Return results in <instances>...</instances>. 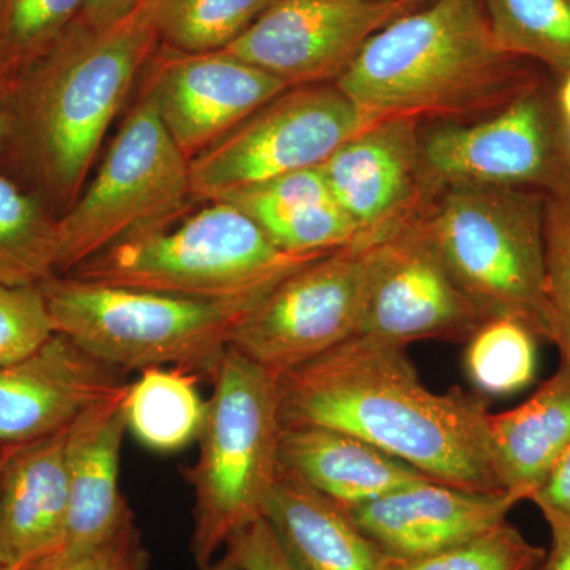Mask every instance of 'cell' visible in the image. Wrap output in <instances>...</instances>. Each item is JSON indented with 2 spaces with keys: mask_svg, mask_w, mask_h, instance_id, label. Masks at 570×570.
I'll return each instance as SVG.
<instances>
[{
  "mask_svg": "<svg viewBox=\"0 0 570 570\" xmlns=\"http://www.w3.org/2000/svg\"><path fill=\"white\" fill-rule=\"evenodd\" d=\"M283 428L344 431L411 464L434 482L498 493L485 396L431 392L406 347L354 336L279 374Z\"/></svg>",
  "mask_w": 570,
  "mask_h": 570,
  "instance_id": "cell-1",
  "label": "cell"
},
{
  "mask_svg": "<svg viewBox=\"0 0 570 570\" xmlns=\"http://www.w3.org/2000/svg\"><path fill=\"white\" fill-rule=\"evenodd\" d=\"M148 7L115 28L78 20L11 78V122L0 165L62 216L85 187L108 127L159 50Z\"/></svg>",
  "mask_w": 570,
  "mask_h": 570,
  "instance_id": "cell-2",
  "label": "cell"
},
{
  "mask_svg": "<svg viewBox=\"0 0 570 570\" xmlns=\"http://www.w3.org/2000/svg\"><path fill=\"white\" fill-rule=\"evenodd\" d=\"M542 80L499 47L482 0H433L389 22L333 85L366 116L468 122Z\"/></svg>",
  "mask_w": 570,
  "mask_h": 570,
  "instance_id": "cell-3",
  "label": "cell"
},
{
  "mask_svg": "<svg viewBox=\"0 0 570 570\" xmlns=\"http://www.w3.org/2000/svg\"><path fill=\"white\" fill-rule=\"evenodd\" d=\"M325 254L284 253L245 213L213 200L193 216L124 239L69 275L184 298L258 303Z\"/></svg>",
  "mask_w": 570,
  "mask_h": 570,
  "instance_id": "cell-4",
  "label": "cell"
},
{
  "mask_svg": "<svg viewBox=\"0 0 570 570\" xmlns=\"http://www.w3.org/2000/svg\"><path fill=\"white\" fill-rule=\"evenodd\" d=\"M189 471L194 489L190 551L198 568L255 520L279 479V374L228 347L212 379Z\"/></svg>",
  "mask_w": 570,
  "mask_h": 570,
  "instance_id": "cell-5",
  "label": "cell"
},
{
  "mask_svg": "<svg viewBox=\"0 0 570 570\" xmlns=\"http://www.w3.org/2000/svg\"><path fill=\"white\" fill-rule=\"evenodd\" d=\"M55 333L127 374L178 367L213 379L232 330L257 303L208 302L55 275L39 284Z\"/></svg>",
  "mask_w": 570,
  "mask_h": 570,
  "instance_id": "cell-6",
  "label": "cell"
},
{
  "mask_svg": "<svg viewBox=\"0 0 570 570\" xmlns=\"http://www.w3.org/2000/svg\"><path fill=\"white\" fill-rule=\"evenodd\" d=\"M546 202V194L521 187L452 186L423 206L422 220L487 321L519 318L550 343Z\"/></svg>",
  "mask_w": 570,
  "mask_h": 570,
  "instance_id": "cell-7",
  "label": "cell"
},
{
  "mask_svg": "<svg viewBox=\"0 0 570 570\" xmlns=\"http://www.w3.org/2000/svg\"><path fill=\"white\" fill-rule=\"evenodd\" d=\"M194 198L189 160L142 91L100 170L58 220L56 275L124 239L178 219Z\"/></svg>",
  "mask_w": 570,
  "mask_h": 570,
  "instance_id": "cell-8",
  "label": "cell"
},
{
  "mask_svg": "<svg viewBox=\"0 0 570 570\" xmlns=\"http://www.w3.org/2000/svg\"><path fill=\"white\" fill-rule=\"evenodd\" d=\"M428 198L452 186H504L546 195L570 187V148L557 88L540 80L489 116L441 122L420 135Z\"/></svg>",
  "mask_w": 570,
  "mask_h": 570,
  "instance_id": "cell-9",
  "label": "cell"
},
{
  "mask_svg": "<svg viewBox=\"0 0 570 570\" xmlns=\"http://www.w3.org/2000/svg\"><path fill=\"white\" fill-rule=\"evenodd\" d=\"M377 122L335 85L281 92L189 163L194 198L212 202L279 176L321 167Z\"/></svg>",
  "mask_w": 570,
  "mask_h": 570,
  "instance_id": "cell-10",
  "label": "cell"
},
{
  "mask_svg": "<svg viewBox=\"0 0 570 570\" xmlns=\"http://www.w3.org/2000/svg\"><path fill=\"white\" fill-rule=\"evenodd\" d=\"M374 245L333 250L285 276L235 325L228 347L281 374L346 343L358 332Z\"/></svg>",
  "mask_w": 570,
  "mask_h": 570,
  "instance_id": "cell-11",
  "label": "cell"
},
{
  "mask_svg": "<svg viewBox=\"0 0 570 570\" xmlns=\"http://www.w3.org/2000/svg\"><path fill=\"white\" fill-rule=\"evenodd\" d=\"M485 321L428 235L422 212L373 246L355 336L401 347L466 343Z\"/></svg>",
  "mask_w": 570,
  "mask_h": 570,
  "instance_id": "cell-12",
  "label": "cell"
},
{
  "mask_svg": "<svg viewBox=\"0 0 570 570\" xmlns=\"http://www.w3.org/2000/svg\"><path fill=\"white\" fill-rule=\"evenodd\" d=\"M412 7L396 0H275L225 51L288 88L333 85L374 33Z\"/></svg>",
  "mask_w": 570,
  "mask_h": 570,
  "instance_id": "cell-13",
  "label": "cell"
},
{
  "mask_svg": "<svg viewBox=\"0 0 570 570\" xmlns=\"http://www.w3.org/2000/svg\"><path fill=\"white\" fill-rule=\"evenodd\" d=\"M148 69L145 92L189 163L288 89L279 78L225 50L159 47Z\"/></svg>",
  "mask_w": 570,
  "mask_h": 570,
  "instance_id": "cell-14",
  "label": "cell"
},
{
  "mask_svg": "<svg viewBox=\"0 0 570 570\" xmlns=\"http://www.w3.org/2000/svg\"><path fill=\"white\" fill-rule=\"evenodd\" d=\"M420 135L415 119H382L322 165L333 200L363 245L385 238L430 202L420 171Z\"/></svg>",
  "mask_w": 570,
  "mask_h": 570,
  "instance_id": "cell-15",
  "label": "cell"
},
{
  "mask_svg": "<svg viewBox=\"0 0 570 570\" xmlns=\"http://www.w3.org/2000/svg\"><path fill=\"white\" fill-rule=\"evenodd\" d=\"M127 384L126 374L55 333L31 355L0 367V449L67 430Z\"/></svg>",
  "mask_w": 570,
  "mask_h": 570,
  "instance_id": "cell-16",
  "label": "cell"
},
{
  "mask_svg": "<svg viewBox=\"0 0 570 570\" xmlns=\"http://www.w3.org/2000/svg\"><path fill=\"white\" fill-rule=\"evenodd\" d=\"M523 497L478 493L426 480L348 509L367 538L393 560H419L489 531Z\"/></svg>",
  "mask_w": 570,
  "mask_h": 570,
  "instance_id": "cell-17",
  "label": "cell"
},
{
  "mask_svg": "<svg viewBox=\"0 0 570 570\" xmlns=\"http://www.w3.org/2000/svg\"><path fill=\"white\" fill-rule=\"evenodd\" d=\"M0 450V569L31 570L58 553L66 534L67 430Z\"/></svg>",
  "mask_w": 570,
  "mask_h": 570,
  "instance_id": "cell-18",
  "label": "cell"
},
{
  "mask_svg": "<svg viewBox=\"0 0 570 570\" xmlns=\"http://www.w3.org/2000/svg\"><path fill=\"white\" fill-rule=\"evenodd\" d=\"M127 385L82 412L67 428L69 515L61 549L48 561L100 546L134 521L119 487L127 433L124 414Z\"/></svg>",
  "mask_w": 570,
  "mask_h": 570,
  "instance_id": "cell-19",
  "label": "cell"
},
{
  "mask_svg": "<svg viewBox=\"0 0 570 570\" xmlns=\"http://www.w3.org/2000/svg\"><path fill=\"white\" fill-rule=\"evenodd\" d=\"M279 474L346 509L431 480L370 442L325 426L283 428Z\"/></svg>",
  "mask_w": 570,
  "mask_h": 570,
  "instance_id": "cell-20",
  "label": "cell"
},
{
  "mask_svg": "<svg viewBox=\"0 0 570 570\" xmlns=\"http://www.w3.org/2000/svg\"><path fill=\"white\" fill-rule=\"evenodd\" d=\"M264 519L292 570H389L348 509L298 480L279 474Z\"/></svg>",
  "mask_w": 570,
  "mask_h": 570,
  "instance_id": "cell-21",
  "label": "cell"
},
{
  "mask_svg": "<svg viewBox=\"0 0 570 570\" xmlns=\"http://www.w3.org/2000/svg\"><path fill=\"white\" fill-rule=\"evenodd\" d=\"M490 436L502 487L528 501L570 445V363L519 407L491 414Z\"/></svg>",
  "mask_w": 570,
  "mask_h": 570,
  "instance_id": "cell-22",
  "label": "cell"
},
{
  "mask_svg": "<svg viewBox=\"0 0 570 570\" xmlns=\"http://www.w3.org/2000/svg\"><path fill=\"white\" fill-rule=\"evenodd\" d=\"M197 382L198 376L178 367L141 371L124 396L127 433L157 453L179 452L197 442L206 415Z\"/></svg>",
  "mask_w": 570,
  "mask_h": 570,
  "instance_id": "cell-23",
  "label": "cell"
},
{
  "mask_svg": "<svg viewBox=\"0 0 570 570\" xmlns=\"http://www.w3.org/2000/svg\"><path fill=\"white\" fill-rule=\"evenodd\" d=\"M58 220L0 165V284L39 285L56 275Z\"/></svg>",
  "mask_w": 570,
  "mask_h": 570,
  "instance_id": "cell-24",
  "label": "cell"
},
{
  "mask_svg": "<svg viewBox=\"0 0 570 570\" xmlns=\"http://www.w3.org/2000/svg\"><path fill=\"white\" fill-rule=\"evenodd\" d=\"M275 0H148L159 45L179 52L224 51Z\"/></svg>",
  "mask_w": 570,
  "mask_h": 570,
  "instance_id": "cell-25",
  "label": "cell"
},
{
  "mask_svg": "<svg viewBox=\"0 0 570 570\" xmlns=\"http://www.w3.org/2000/svg\"><path fill=\"white\" fill-rule=\"evenodd\" d=\"M499 47L517 58L570 67V0H482Z\"/></svg>",
  "mask_w": 570,
  "mask_h": 570,
  "instance_id": "cell-26",
  "label": "cell"
},
{
  "mask_svg": "<svg viewBox=\"0 0 570 570\" xmlns=\"http://www.w3.org/2000/svg\"><path fill=\"white\" fill-rule=\"evenodd\" d=\"M539 337L519 318L491 317L466 341L464 371L475 392L509 396L538 376Z\"/></svg>",
  "mask_w": 570,
  "mask_h": 570,
  "instance_id": "cell-27",
  "label": "cell"
},
{
  "mask_svg": "<svg viewBox=\"0 0 570 570\" xmlns=\"http://www.w3.org/2000/svg\"><path fill=\"white\" fill-rule=\"evenodd\" d=\"M86 0H0V71L13 78L80 20Z\"/></svg>",
  "mask_w": 570,
  "mask_h": 570,
  "instance_id": "cell-28",
  "label": "cell"
},
{
  "mask_svg": "<svg viewBox=\"0 0 570 570\" xmlns=\"http://www.w3.org/2000/svg\"><path fill=\"white\" fill-rule=\"evenodd\" d=\"M547 551L508 520L475 538L419 560H393L389 570H540Z\"/></svg>",
  "mask_w": 570,
  "mask_h": 570,
  "instance_id": "cell-29",
  "label": "cell"
},
{
  "mask_svg": "<svg viewBox=\"0 0 570 570\" xmlns=\"http://www.w3.org/2000/svg\"><path fill=\"white\" fill-rule=\"evenodd\" d=\"M543 235L550 343L570 363V187L547 195Z\"/></svg>",
  "mask_w": 570,
  "mask_h": 570,
  "instance_id": "cell-30",
  "label": "cell"
},
{
  "mask_svg": "<svg viewBox=\"0 0 570 570\" xmlns=\"http://www.w3.org/2000/svg\"><path fill=\"white\" fill-rule=\"evenodd\" d=\"M216 200L234 205L264 228L281 217L306 206L333 200V197L321 165L234 190Z\"/></svg>",
  "mask_w": 570,
  "mask_h": 570,
  "instance_id": "cell-31",
  "label": "cell"
},
{
  "mask_svg": "<svg viewBox=\"0 0 570 570\" xmlns=\"http://www.w3.org/2000/svg\"><path fill=\"white\" fill-rule=\"evenodd\" d=\"M52 335L39 285L0 284V367L31 355Z\"/></svg>",
  "mask_w": 570,
  "mask_h": 570,
  "instance_id": "cell-32",
  "label": "cell"
},
{
  "mask_svg": "<svg viewBox=\"0 0 570 570\" xmlns=\"http://www.w3.org/2000/svg\"><path fill=\"white\" fill-rule=\"evenodd\" d=\"M148 553L142 547L140 532L132 523L100 546L73 554L43 562L31 570H146Z\"/></svg>",
  "mask_w": 570,
  "mask_h": 570,
  "instance_id": "cell-33",
  "label": "cell"
},
{
  "mask_svg": "<svg viewBox=\"0 0 570 570\" xmlns=\"http://www.w3.org/2000/svg\"><path fill=\"white\" fill-rule=\"evenodd\" d=\"M227 551L243 570H292L264 517L235 534Z\"/></svg>",
  "mask_w": 570,
  "mask_h": 570,
  "instance_id": "cell-34",
  "label": "cell"
},
{
  "mask_svg": "<svg viewBox=\"0 0 570 570\" xmlns=\"http://www.w3.org/2000/svg\"><path fill=\"white\" fill-rule=\"evenodd\" d=\"M528 501L540 510L543 520H570V445Z\"/></svg>",
  "mask_w": 570,
  "mask_h": 570,
  "instance_id": "cell-35",
  "label": "cell"
},
{
  "mask_svg": "<svg viewBox=\"0 0 570 570\" xmlns=\"http://www.w3.org/2000/svg\"><path fill=\"white\" fill-rule=\"evenodd\" d=\"M148 0H86L80 21L96 31L115 28L137 13Z\"/></svg>",
  "mask_w": 570,
  "mask_h": 570,
  "instance_id": "cell-36",
  "label": "cell"
},
{
  "mask_svg": "<svg viewBox=\"0 0 570 570\" xmlns=\"http://www.w3.org/2000/svg\"><path fill=\"white\" fill-rule=\"evenodd\" d=\"M551 543L540 570H570V520H546Z\"/></svg>",
  "mask_w": 570,
  "mask_h": 570,
  "instance_id": "cell-37",
  "label": "cell"
},
{
  "mask_svg": "<svg viewBox=\"0 0 570 570\" xmlns=\"http://www.w3.org/2000/svg\"><path fill=\"white\" fill-rule=\"evenodd\" d=\"M11 122V77L0 71V154L6 148Z\"/></svg>",
  "mask_w": 570,
  "mask_h": 570,
  "instance_id": "cell-38",
  "label": "cell"
},
{
  "mask_svg": "<svg viewBox=\"0 0 570 570\" xmlns=\"http://www.w3.org/2000/svg\"><path fill=\"white\" fill-rule=\"evenodd\" d=\"M557 102L570 148V67L560 75V85L557 88Z\"/></svg>",
  "mask_w": 570,
  "mask_h": 570,
  "instance_id": "cell-39",
  "label": "cell"
},
{
  "mask_svg": "<svg viewBox=\"0 0 570 570\" xmlns=\"http://www.w3.org/2000/svg\"><path fill=\"white\" fill-rule=\"evenodd\" d=\"M198 570H243L239 568L238 562L235 561V558L232 557L230 553H225L223 558L219 560L209 561L208 564L200 566Z\"/></svg>",
  "mask_w": 570,
  "mask_h": 570,
  "instance_id": "cell-40",
  "label": "cell"
},
{
  "mask_svg": "<svg viewBox=\"0 0 570 570\" xmlns=\"http://www.w3.org/2000/svg\"><path fill=\"white\" fill-rule=\"evenodd\" d=\"M396 2H406V3H411V6H415V3L419 2V0H396Z\"/></svg>",
  "mask_w": 570,
  "mask_h": 570,
  "instance_id": "cell-41",
  "label": "cell"
},
{
  "mask_svg": "<svg viewBox=\"0 0 570 570\" xmlns=\"http://www.w3.org/2000/svg\"><path fill=\"white\" fill-rule=\"evenodd\" d=\"M0 471H2V450H0Z\"/></svg>",
  "mask_w": 570,
  "mask_h": 570,
  "instance_id": "cell-42",
  "label": "cell"
},
{
  "mask_svg": "<svg viewBox=\"0 0 570 570\" xmlns=\"http://www.w3.org/2000/svg\"><path fill=\"white\" fill-rule=\"evenodd\" d=\"M0 570H7V569H0Z\"/></svg>",
  "mask_w": 570,
  "mask_h": 570,
  "instance_id": "cell-43",
  "label": "cell"
}]
</instances>
